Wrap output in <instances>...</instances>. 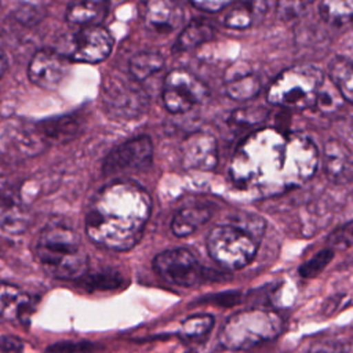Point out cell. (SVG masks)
Masks as SVG:
<instances>
[{
    "instance_id": "6da1fadb",
    "label": "cell",
    "mask_w": 353,
    "mask_h": 353,
    "mask_svg": "<svg viewBox=\"0 0 353 353\" xmlns=\"http://www.w3.org/2000/svg\"><path fill=\"white\" fill-rule=\"evenodd\" d=\"M319 161L317 146L310 138L261 128L237 146L229 174L240 189L276 196L307 182L317 171Z\"/></svg>"
},
{
    "instance_id": "7a4b0ae2",
    "label": "cell",
    "mask_w": 353,
    "mask_h": 353,
    "mask_svg": "<svg viewBox=\"0 0 353 353\" xmlns=\"http://www.w3.org/2000/svg\"><path fill=\"white\" fill-rule=\"evenodd\" d=\"M149 215L150 197L143 188L131 181L114 182L92 200L85 216V232L105 248L125 251L141 240Z\"/></svg>"
},
{
    "instance_id": "3957f363",
    "label": "cell",
    "mask_w": 353,
    "mask_h": 353,
    "mask_svg": "<svg viewBox=\"0 0 353 353\" xmlns=\"http://www.w3.org/2000/svg\"><path fill=\"white\" fill-rule=\"evenodd\" d=\"M34 255L43 270L55 279H81L87 272L88 258L80 236L59 221L48 223L40 232Z\"/></svg>"
},
{
    "instance_id": "277c9868",
    "label": "cell",
    "mask_w": 353,
    "mask_h": 353,
    "mask_svg": "<svg viewBox=\"0 0 353 353\" xmlns=\"http://www.w3.org/2000/svg\"><path fill=\"white\" fill-rule=\"evenodd\" d=\"M325 76L312 63H299L283 70L269 85L266 99L269 103L294 110L316 108Z\"/></svg>"
},
{
    "instance_id": "5b68a950",
    "label": "cell",
    "mask_w": 353,
    "mask_h": 353,
    "mask_svg": "<svg viewBox=\"0 0 353 353\" xmlns=\"http://www.w3.org/2000/svg\"><path fill=\"white\" fill-rule=\"evenodd\" d=\"M284 328L283 319L265 309H245L232 314L219 331V343L228 350H248L276 339Z\"/></svg>"
},
{
    "instance_id": "8992f818",
    "label": "cell",
    "mask_w": 353,
    "mask_h": 353,
    "mask_svg": "<svg viewBox=\"0 0 353 353\" xmlns=\"http://www.w3.org/2000/svg\"><path fill=\"white\" fill-rule=\"evenodd\" d=\"M259 240L252 230L243 225H219L210 232L207 250L218 265L237 270L255 258Z\"/></svg>"
},
{
    "instance_id": "52a82bcc",
    "label": "cell",
    "mask_w": 353,
    "mask_h": 353,
    "mask_svg": "<svg viewBox=\"0 0 353 353\" xmlns=\"http://www.w3.org/2000/svg\"><path fill=\"white\" fill-rule=\"evenodd\" d=\"M102 103L105 112L117 120H134L146 113L149 97L134 77L109 76L102 85Z\"/></svg>"
},
{
    "instance_id": "ba28073f",
    "label": "cell",
    "mask_w": 353,
    "mask_h": 353,
    "mask_svg": "<svg viewBox=\"0 0 353 353\" xmlns=\"http://www.w3.org/2000/svg\"><path fill=\"white\" fill-rule=\"evenodd\" d=\"M208 95L207 85L190 72L172 70L164 80L163 102L171 113H186L203 103Z\"/></svg>"
},
{
    "instance_id": "9c48e42d",
    "label": "cell",
    "mask_w": 353,
    "mask_h": 353,
    "mask_svg": "<svg viewBox=\"0 0 353 353\" xmlns=\"http://www.w3.org/2000/svg\"><path fill=\"white\" fill-rule=\"evenodd\" d=\"M153 266L161 279L181 287L197 285L208 277L194 254L186 248L160 252L154 258Z\"/></svg>"
},
{
    "instance_id": "30bf717a",
    "label": "cell",
    "mask_w": 353,
    "mask_h": 353,
    "mask_svg": "<svg viewBox=\"0 0 353 353\" xmlns=\"http://www.w3.org/2000/svg\"><path fill=\"white\" fill-rule=\"evenodd\" d=\"M153 146L149 137L142 135L132 138L116 146L103 161L105 174H119L128 171L145 170L150 165Z\"/></svg>"
},
{
    "instance_id": "8fae6325",
    "label": "cell",
    "mask_w": 353,
    "mask_h": 353,
    "mask_svg": "<svg viewBox=\"0 0 353 353\" xmlns=\"http://www.w3.org/2000/svg\"><path fill=\"white\" fill-rule=\"evenodd\" d=\"M113 48V39L108 29L94 25L79 30L72 41L70 58L77 62L97 63L109 57Z\"/></svg>"
},
{
    "instance_id": "7c38bea8",
    "label": "cell",
    "mask_w": 353,
    "mask_h": 353,
    "mask_svg": "<svg viewBox=\"0 0 353 353\" xmlns=\"http://www.w3.org/2000/svg\"><path fill=\"white\" fill-rule=\"evenodd\" d=\"M68 72L66 58L54 50L37 51L28 66V76L36 85L52 90L59 85Z\"/></svg>"
},
{
    "instance_id": "4fadbf2b",
    "label": "cell",
    "mask_w": 353,
    "mask_h": 353,
    "mask_svg": "<svg viewBox=\"0 0 353 353\" xmlns=\"http://www.w3.org/2000/svg\"><path fill=\"white\" fill-rule=\"evenodd\" d=\"M182 163L188 170L211 171L218 164V145L212 135L194 132L188 137L181 148Z\"/></svg>"
},
{
    "instance_id": "5bb4252c",
    "label": "cell",
    "mask_w": 353,
    "mask_h": 353,
    "mask_svg": "<svg viewBox=\"0 0 353 353\" xmlns=\"http://www.w3.org/2000/svg\"><path fill=\"white\" fill-rule=\"evenodd\" d=\"M323 168L330 182L349 183L353 181V153L343 142L330 138L323 148Z\"/></svg>"
},
{
    "instance_id": "9a60e30c",
    "label": "cell",
    "mask_w": 353,
    "mask_h": 353,
    "mask_svg": "<svg viewBox=\"0 0 353 353\" xmlns=\"http://www.w3.org/2000/svg\"><path fill=\"white\" fill-rule=\"evenodd\" d=\"M226 94L239 102L255 98L262 90V81L256 72L245 62L233 63L225 76Z\"/></svg>"
},
{
    "instance_id": "2e32d148",
    "label": "cell",
    "mask_w": 353,
    "mask_h": 353,
    "mask_svg": "<svg viewBox=\"0 0 353 353\" xmlns=\"http://www.w3.org/2000/svg\"><path fill=\"white\" fill-rule=\"evenodd\" d=\"M28 226V212L18 189L10 182H0V228L21 233Z\"/></svg>"
},
{
    "instance_id": "e0dca14e",
    "label": "cell",
    "mask_w": 353,
    "mask_h": 353,
    "mask_svg": "<svg viewBox=\"0 0 353 353\" xmlns=\"http://www.w3.org/2000/svg\"><path fill=\"white\" fill-rule=\"evenodd\" d=\"M182 19L183 11L176 0H148L145 21L150 29L168 33L178 28Z\"/></svg>"
},
{
    "instance_id": "ac0fdd59",
    "label": "cell",
    "mask_w": 353,
    "mask_h": 353,
    "mask_svg": "<svg viewBox=\"0 0 353 353\" xmlns=\"http://www.w3.org/2000/svg\"><path fill=\"white\" fill-rule=\"evenodd\" d=\"M268 12V0H239L232 3L223 17L230 29H248L259 23Z\"/></svg>"
},
{
    "instance_id": "d6986e66",
    "label": "cell",
    "mask_w": 353,
    "mask_h": 353,
    "mask_svg": "<svg viewBox=\"0 0 353 353\" xmlns=\"http://www.w3.org/2000/svg\"><path fill=\"white\" fill-rule=\"evenodd\" d=\"M32 307L29 294L14 284L0 281V317L8 321H26Z\"/></svg>"
},
{
    "instance_id": "ffe728a7",
    "label": "cell",
    "mask_w": 353,
    "mask_h": 353,
    "mask_svg": "<svg viewBox=\"0 0 353 353\" xmlns=\"http://www.w3.org/2000/svg\"><path fill=\"white\" fill-rule=\"evenodd\" d=\"M108 12L106 0H72L66 8V19L73 25H99Z\"/></svg>"
},
{
    "instance_id": "44dd1931",
    "label": "cell",
    "mask_w": 353,
    "mask_h": 353,
    "mask_svg": "<svg viewBox=\"0 0 353 353\" xmlns=\"http://www.w3.org/2000/svg\"><path fill=\"white\" fill-rule=\"evenodd\" d=\"M36 127L44 143L59 145L73 139L77 135L80 123L73 116H61L57 119L46 120Z\"/></svg>"
},
{
    "instance_id": "7402d4cb",
    "label": "cell",
    "mask_w": 353,
    "mask_h": 353,
    "mask_svg": "<svg viewBox=\"0 0 353 353\" xmlns=\"http://www.w3.org/2000/svg\"><path fill=\"white\" fill-rule=\"evenodd\" d=\"M211 218V210L205 205H189L181 208L172 218L171 230L176 237H186L194 233Z\"/></svg>"
},
{
    "instance_id": "603a6c76",
    "label": "cell",
    "mask_w": 353,
    "mask_h": 353,
    "mask_svg": "<svg viewBox=\"0 0 353 353\" xmlns=\"http://www.w3.org/2000/svg\"><path fill=\"white\" fill-rule=\"evenodd\" d=\"M330 80L345 102L353 103V62L345 57H335L328 66Z\"/></svg>"
},
{
    "instance_id": "cb8c5ba5",
    "label": "cell",
    "mask_w": 353,
    "mask_h": 353,
    "mask_svg": "<svg viewBox=\"0 0 353 353\" xmlns=\"http://www.w3.org/2000/svg\"><path fill=\"white\" fill-rule=\"evenodd\" d=\"M214 33H215L214 26L210 22L204 19L192 21L179 34L175 48L182 51L196 48L200 44L211 40L214 37Z\"/></svg>"
},
{
    "instance_id": "d4e9b609",
    "label": "cell",
    "mask_w": 353,
    "mask_h": 353,
    "mask_svg": "<svg viewBox=\"0 0 353 353\" xmlns=\"http://www.w3.org/2000/svg\"><path fill=\"white\" fill-rule=\"evenodd\" d=\"M320 17L332 26H345L353 22V0H320Z\"/></svg>"
},
{
    "instance_id": "484cf974",
    "label": "cell",
    "mask_w": 353,
    "mask_h": 353,
    "mask_svg": "<svg viewBox=\"0 0 353 353\" xmlns=\"http://www.w3.org/2000/svg\"><path fill=\"white\" fill-rule=\"evenodd\" d=\"M163 66L164 59L159 52L142 51L131 58L128 69L131 77H134L137 81H142L157 73Z\"/></svg>"
},
{
    "instance_id": "4316f807",
    "label": "cell",
    "mask_w": 353,
    "mask_h": 353,
    "mask_svg": "<svg viewBox=\"0 0 353 353\" xmlns=\"http://www.w3.org/2000/svg\"><path fill=\"white\" fill-rule=\"evenodd\" d=\"M214 327V317L211 314H194L188 317L182 324L179 334L183 339L194 341L205 336Z\"/></svg>"
},
{
    "instance_id": "83f0119b",
    "label": "cell",
    "mask_w": 353,
    "mask_h": 353,
    "mask_svg": "<svg viewBox=\"0 0 353 353\" xmlns=\"http://www.w3.org/2000/svg\"><path fill=\"white\" fill-rule=\"evenodd\" d=\"M343 102H345V99L342 98V95L339 94L336 87L332 84V81L331 80L328 81L325 79L321 90H320L316 108L325 114H331V113H335L336 110H339L343 106Z\"/></svg>"
},
{
    "instance_id": "f1b7e54d",
    "label": "cell",
    "mask_w": 353,
    "mask_h": 353,
    "mask_svg": "<svg viewBox=\"0 0 353 353\" xmlns=\"http://www.w3.org/2000/svg\"><path fill=\"white\" fill-rule=\"evenodd\" d=\"M332 258H334V250L332 248H324V250L319 251L317 254H314L307 261H305L299 266L298 273L303 279H314L327 268V265L332 261Z\"/></svg>"
},
{
    "instance_id": "f546056e",
    "label": "cell",
    "mask_w": 353,
    "mask_h": 353,
    "mask_svg": "<svg viewBox=\"0 0 353 353\" xmlns=\"http://www.w3.org/2000/svg\"><path fill=\"white\" fill-rule=\"evenodd\" d=\"M83 283L85 288L94 291H108L120 287L123 284V279L116 272H101L87 276Z\"/></svg>"
},
{
    "instance_id": "4dcf8cb0",
    "label": "cell",
    "mask_w": 353,
    "mask_h": 353,
    "mask_svg": "<svg viewBox=\"0 0 353 353\" xmlns=\"http://www.w3.org/2000/svg\"><path fill=\"white\" fill-rule=\"evenodd\" d=\"M268 117V110L262 106L240 108L232 113L230 120L239 125H258Z\"/></svg>"
},
{
    "instance_id": "1f68e13d",
    "label": "cell",
    "mask_w": 353,
    "mask_h": 353,
    "mask_svg": "<svg viewBox=\"0 0 353 353\" xmlns=\"http://www.w3.org/2000/svg\"><path fill=\"white\" fill-rule=\"evenodd\" d=\"M330 248L332 250H346L353 245V219L341 228L335 229L328 237Z\"/></svg>"
},
{
    "instance_id": "d6a6232c",
    "label": "cell",
    "mask_w": 353,
    "mask_h": 353,
    "mask_svg": "<svg viewBox=\"0 0 353 353\" xmlns=\"http://www.w3.org/2000/svg\"><path fill=\"white\" fill-rule=\"evenodd\" d=\"M312 0H279L277 1V17L280 19L288 21L296 18Z\"/></svg>"
},
{
    "instance_id": "836d02e7",
    "label": "cell",
    "mask_w": 353,
    "mask_h": 353,
    "mask_svg": "<svg viewBox=\"0 0 353 353\" xmlns=\"http://www.w3.org/2000/svg\"><path fill=\"white\" fill-rule=\"evenodd\" d=\"M94 349V345L87 341H62L52 343L46 349V353H90Z\"/></svg>"
},
{
    "instance_id": "e575fe53",
    "label": "cell",
    "mask_w": 353,
    "mask_h": 353,
    "mask_svg": "<svg viewBox=\"0 0 353 353\" xmlns=\"http://www.w3.org/2000/svg\"><path fill=\"white\" fill-rule=\"evenodd\" d=\"M14 17L23 25H33L43 18V14L40 8L33 4H22L15 10Z\"/></svg>"
},
{
    "instance_id": "d590c367",
    "label": "cell",
    "mask_w": 353,
    "mask_h": 353,
    "mask_svg": "<svg viewBox=\"0 0 353 353\" xmlns=\"http://www.w3.org/2000/svg\"><path fill=\"white\" fill-rule=\"evenodd\" d=\"M307 353H346V347L341 342L335 341H320L314 342Z\"/></svg>"
},
{
    "instance_id": "8d00e7d4",
    "label": "cell",
    "mask_w": 353,
    "mask_h": 353,
    "mask_svg": "<svg viewBox=\"0 0 353 353\" xmlns=\"http://www.w3.org/2000/svg\"><path fill=\"white\" fill-rule=\"evenodd\" d=\"M194 7L207 12H218L233 3V0H190Z\"/></svg>"
},
{
    "instance_id": "74e56055",
    "label": "cell",
    "mask_w": 353,
    "mask_h": 353,
    "mask_svg": "<svg viewBox=\"0 0 353 353\" xmlns=\"http://www.w3.org/2000/svg\"><path fill=\"white\" fill-rule=\"evenodd\" d=\"M23 343L19 338L11 335H1L0 336V352L1 353H22Z\"/></svg>"
},
{
    "instance_id": "f35d334b",
    "label": "cell",
    "mask_w": 353,
    "mask_h": 353,
    "mask_svg": "<svg viewBox=\"0 0 353 353\" xmlns=\"http://www.w3.org/2000/svg\"><path fill=\"white\" fill-rule=\"evenodd\" d=\"M4 70H6V61H4V58H3V55L0 54V77L3 76V73H4Z\"/></svg>"
},
{
    "instance_id": "ab89813d",
    "label": "cell",
    "mask_w": 353,
    "mask_h": 353,
    "mask_svg": "<svg viewBox=\"0 0 353 353\" xmlns=\"http://www.w3.org/2000/svg\"><path fill=\"white\" fill-rule=\"evenodd\" d=\"M0 7H1V0H0Z\"/></svg>"
}]
</instances>
